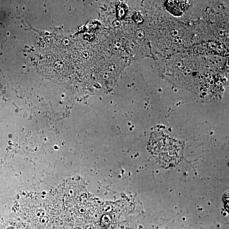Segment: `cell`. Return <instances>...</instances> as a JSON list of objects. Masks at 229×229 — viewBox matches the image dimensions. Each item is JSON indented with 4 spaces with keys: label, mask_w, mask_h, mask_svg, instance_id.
<instances>
[{
    "label": "cell",
    "mask_w": 229,
    "mask_h": 229,
    "mask_svg": "<svg viewBox=\"0 0 229 229\" xmlns=\"http://www.w3.org/2000/svg\"></svg>",
    "instance_id": "obj_10"
},
{
    "label": "cell",
    "mask_w": 229,
    "mask_h": 229,
    "mask_svg": "<svg viewBox=\"0 0 229 229\" xmlns=\"http://www.w3.org/2000/svg\"><path fill=\"white\" fill-rule=\"evenodd\" d=\"M188 1H167L165 3L166 9L175 16H180L185 12L189 6Z\"/></svg>",
    "instance_id": "obj_1"
},
{
    "label": "cell",
    "mask_w": 229,
    "mask_h": 229,
    "mask_svg": "<svg viewBox=\"0 0 229 229\" xmlns=\"http://www.w3.org/2000/svg\"><path fill=\"white\" fill-rule=\"evenodd\" d=\"M135 36L139 40H142L145 37V33L142 29H138L136 31Z\"/></svg>",
    "instance_id": "obj_4"
},
{
    "label": "cell",
    "mask_w": 229,
    "mask_h": 229,
    "mask_svg": "<svg viewBox=\"0 0 229 229\" xmlns=\"http://www.w3.org/2000/svg\"><path fill=\"white\" fill-rule=\"evenodd\" d=\"M75 229H81L80 228H76Z\"/></svg>",
    "instance_id": "obj_9"
},
{
    "label": "cell",
    "mask_w": 229,
    "mask_h": 229,
    "mask_svg": "<svg viewBox=\"0 0 229 229\" xmlns=\"http://www.w3.org/2000/svg\"><path fill=\"white\" fill-rule=\"evenodd\" d=\"M86 229H94V228L92 226H88L86 227Z\"/></svg>",
    "instance_id": "obj_8"
},
{
    "label": "cell",
    "mask_w": 229,
    "mask_h": 229,
    "mask_svg": "<svg viewBox=\"0 0 229 229\" xmlns=\"http://www.w3.org/2000/svg\"><path fill=\"white\" fill-rule=\"evenodd\" d=\"M226 196H225L224 197V203H225V202H226V206L227 207H228L229 205H227V203L228 204V201H229V196H228V194H226Z\"/></svg>",
    "instance_id": "obj_7"
},
{
    "label": "cell",
    "mask_w": 229,
    "mask_h": 229,
    "mask_svg": "<svg viewBox=\"0 0 229 229\" xmlns=\"http://www.w3.org/2000/svg\"><path fill=\"white\" fill-rule=\"evenodd\" d=\"M132 19L137 24L141 23L143 21L142 16L140 13H136L132 16Z\"/></svg>",
    "instance_id": "obj_3"
},
{
    "label": "cell",
    "mask_w": 229,
    "mask_h": 229,
    "mask_svg": "<svg viewBox=\"0 0 229 229\" xmlns=\"http://www.w3.org/2000/svg\"><path fill=\"white\" fill-rule=\"evenodd\" d=\"M111 221V218L109 215H104L101 219V225L102 227H107L110 224Z\"/></svg>",
    "instance_id": "obj_2"
},
{
    "label": "cell",
    "mask_w": 229,
    "mask_h": 229,
    "mask_svg": "<svg viewBox=\"0 0 229 229\" xmlns=\"http://www.w3.org/2000/svg\"><path fill=\"white\" fill-rule=\"evenodd\" d=\"M113 25L115 28H118L121 25V22L118 19L116 20L113 22Z\"/></svg>",
    "instance_id": "obj_5"
},
{
    "label": "cell",
    "mask_w": 229,
    "mask_h": 229,
    "mask_svg": "<svg viewBox=\"0 0 229 229\" xmlns=\"http://www.w3.org/2000/svg\"><path fill=\"white\" fill-rule=\"evenodd\" d=\"M40 220L42 223H47L49 221V218L47 216H42Z\"/></svg>",
    "instance_id": "obj_6"
}]
</instances>
